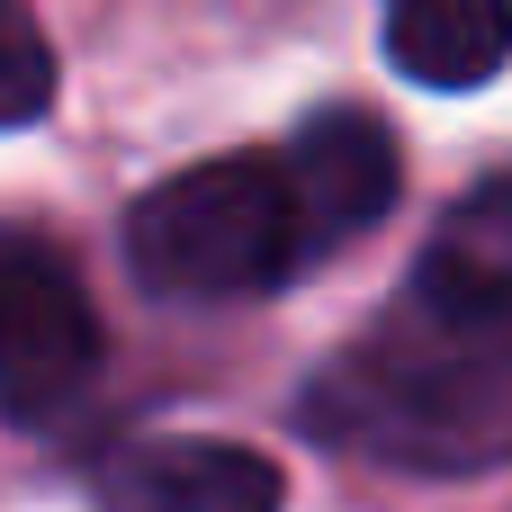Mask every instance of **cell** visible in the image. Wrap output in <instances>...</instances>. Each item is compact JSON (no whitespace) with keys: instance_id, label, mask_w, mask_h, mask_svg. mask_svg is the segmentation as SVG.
<instances>
[{"instance_id":"obj_1","label":"cell","mask_w":512,"mask_h":512,"mask_svg":"<svg viewBox=\"0 0 512 512\" xmlns=\"http://www.w3.org/2000/svg\"><path fill=\"white\" fill-rule=\"evenodd\" d=\"M297 423L306 441L405 477L512 468V333H459L396 306L306 378Z\"/></svg>"},{"instance_id":"obj_2","label":"cell","mask_w":512,"mask_h":512,"mask_svg":"<svg viewBox=\"0 0 512 512\" xmlns=\"http://www.w3.org/2000/svg\"><path fill=\"white\" fill-rule=\"evenodd\" d=\"M126 261L153 297L234 306V297L288 288L324 252H315V225L297 207L288 153H216V162H189L135 198Z\"/></svg>"},{"instance_id":"obj_3","label":"cell","mask_w":512,"mask_h":512,"mask_svg":"<svg viewBox=\"0 0 512 512\" xmlns=\"http://www.w3.org/2000/svg\"><path fill=\"white\" fill-rule=\"evenodd\" d=\"M108 369V324L63 243L0 216V414L45 432Z\"/></svg>"},{"instance_id":"obj_4","label":"cell","mask_w":512,"mask_h":512,"mask_svg":"<svg viewBox=\"0 0 512 512\" xmlns=\"http://www.w3.org/2000/svg\"><path fill=\"white\" fill-rule=\"evenodd\" d=\"M279 153H288L306 225H315V252H351L360 234H378L387 207H396V189H405L396 135L369 108H315Z\"/></svg>"},{"instance_id":"obj_5","label":"cell","mask_w":512,"mask_h":512,"mask_svg":"<svg viewBox=\"0 0 512 512\" xmlns=\"http://www.w3.org/2000/svg\"><path fill=\"white\" fill-rule=\"evenodd\" d=\"M405 306L459 333H512V171L477 180L459 207H441Z\"/></svg>"},{"instance_id":"obj_6","label":"cell","mask_w":512,"mask_h":512,"mask_svg":"<svg viewBox=\"0 0 512 512\" xmlns=\"http://www.w3.org/2000/svg\"><path fill=\"white\" fill-rule=\"evenodd\" d=\"M108 504L117 512H279L288 477L243 450V441H135L108 459Z\"/></svg>"},{"instance_id":"obj_7","label":"cell","mask_w":512,"mask_h":512,"mask_svg":"<svg viewBox=\"0 0 512 512\" xmlns=\"http://www.w3.org/2000/svg\"><path fill=\"white\" fill-rule=\"evenodd\" d=\"M387 63L423 90H486L512 63V0H387Z\"/></svg>"},{"instance_id":"obj_8","label":"cell","mask_w":512,"mask_h":512,"mask_svg":"<svg viewBox=\"0 0 512 512\" xmlns=\"http://www.w3.org/2000/svg\"><path fill=\"white\" fill-rule=\"evenodd\" d=\"M54 108V45L27 0H0V135L36 126Z\"/></svg>"}]
</instances>
